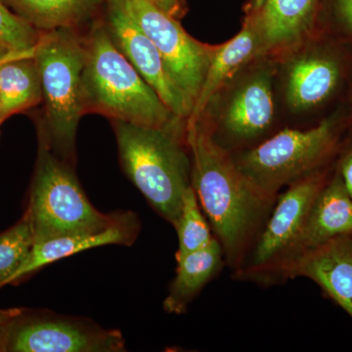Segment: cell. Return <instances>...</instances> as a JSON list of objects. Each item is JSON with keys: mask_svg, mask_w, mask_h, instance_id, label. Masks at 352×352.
Returning <instances> with one entry per match:
<instances>
[{"mask_svg": "<svg viewBox=\"0 0 352 352\" xmlns=\"http://www.w3.org/2000/svg\"><path fill=\"white\" fill-rule=\"evenodd\" d=\"M41 32L0 0V45L17 53L34 54Z\"/></svg>", "mask_w": 352, "mask_h": 352, "instance_id": "cell-23", "label": "cell"}, {"mask_svg": "<svg viewBox=\"0 0 352 352\" xmlns=\"http://www.w3.org/2000/svg\"><path fill=\"white\" fill-rule=\"evenodd\" d=\"M151 1L164 13L177 20L182 18L187 11L185 0H151Z\"/></svg>", "mask_w": 352, "mask_h": 352, "instance_id": "cell-25", "label": "cell"}, {"mask_svg": "<svg viewBox=\"0 0 352 352\" xmlns=\"http://www.w3.org/2000/svg\"><path fill=\"white\" fill-rule=\"evenodd\" d=\"M34 57V54H25V53L13 52L0 45V65L6 63V62L11 61L14 59H19V58Z\"/></svg>", "mask_w": 352, "mask_h": 352, "instance_id": "cell-28", "label": "cell"}, {"mask_svg": "<svg viewBox=\"0 0 352 352\" xmlns=\"http://www.w3.org/2000/svg\"><path fill=\"white\" fill-rule=\"evenodd\" d=\"M342 78L337 54L321 48L303 51L287 65V104L296 112L318 107L335 94Z\"/></svg>", "mask_w": 352, "mask_h": 352, "instance_id": "cell-13", "label": "cell"}, {"mask_svg": "<svg viewBox=\"0 0 352 352\" xmlns=\"http://www.w3.org/2000/svg\"><path fill=\"white\" fill-rule=\"evenodd\" d=\"M272 76L270 65H261L236 82L220 115V124L227 135L251 140L270 129L275 115Z\"/></svg>", "mask_w": 352, "mask_h": 352, "instance_id": "cell-11", "label": "cell"}, {"mask_svg": "<svg viewBox=\"0 0 352 352\" xmlns=\"http://www.w3.org/2000/svg\"><path fill=\"white\" fill-rule=\"evenodd\" d=\"M104 8V25L116 47L176 117L188 119L193 106L171 80L156 45L139 24L132 0H105Z\"/></svg>", "mask_w": 352, "mask_h": 352, "instance_id": "cell-10", "label": "cell"}, {"mask_svg": "<svg viewBox=\"0 0 352 352\" xmlns=\"http://www.w3.org/2000/svg\"><path fill=\"white\" fill-rule=\"evenodd\" d=\"M34 244L65 236L100 232L119 223L127 212L102 214L88 200L71 164L41 142L27 210Z\"/></svg>", "mask_w": 352, "mask_h": 352, "instance_id": "cell-5", "label": "cell"}, {"mask_svg": "<svg viewBox=\"0 0 352 352\" xmlns=\"http://www.w3.org/2000/svg\"><path fill=\"white\" fill-rule=\"evenodd\" d=\"M223 256V249L214 238L208 247L176 258L177 271L164 300V310L173 314L186 311L192 300L221 267Z\"/></svg>", "mask_w": 352, "mask_h": 352, "instance_id": "cell-18", "label": "cell"}, {"mask_svg": "<svg viewBox=\"0 0 352 352\" xmlns=\"http://www.w3.org/2000/svg\"><path fill=\"white\" fill-rule=\"evenodd\" d=\"M132 6L139 24L159 50L171 80L194 108L214 46L192 38L179 20L164 13L151 0H132Z\"/></svg>", "mask_w": 352, "mask_h": 352, "instance_id": "cell-9", "label": "cell"}, {"mask_svg": "<svg viewBox=\"0 0 352 352\" xmlns=\"http://www.w3.org/2000/svg\"><path fill=\"white\" fill-rule=\"evenodd\" d=\"M83 36L85 113L154 127L179 122L109 36L103 20L95 21Z\"/></svg>", "mask_w": 352, "mask_h": 352, "instance_id": "cell-2", "label": "cell"}, {"mask_svg": "<svg viewBox=\"0 0 352 352\" xmlns=\"http://www.w3.org/2000/svg\"><path fill=\"white\" fill-rule=\"evenodd\" d=\"M339 173L344 186L352 198V146L344 153L340 162Z\"/></svg>", "mask_w": 352, "mask_h": 352, "instance_id": "cell-26", "label": "cell"}, {"mask_svg": "<svg viewBox=\"0 0 352 352\" xmlns=\"http://www.w3.org/2000/svg\"><path fill=\"white\" fill-rule=\"evenodd\" d=\"M267 54L263 31L256 15L249 14L242 30L230 41L214 46L207 76L191 115L186 120H195L205 113L227 83L247 65Z\"/></svg>", "mask_w": 352, "mask_h": 352, "instance_id": "cell-14", "label": "cell"}, {"mask_svg": "<svg viewBox=\"0 0 352 352\" xmlns=\"http://www.w3.org/2000/svg\"><path fill=\"white\" fill-rule=\"evenodd\" d=\"M175 227L178 235L176 258L204 249L214 240L192 186L183 196L182 212Z\"/></svg>", "mask_w": 352, "mask_h": 352, "instance_id": "cell-21", "label": "cell"}, {"mask_svg": "<svg viewBox=\"0 0 352 352\" xmlns=\"http://www.w3.org/2000/svg\"><path fill=\"white\" fill-rule=\"evenodd\" d=\"M4 351L14 352H120L126 342L120 331L85 318L54 312L19 311L7 329Z\"/></svg>", "mask_w": 352, "mask_h": 352, "instance_id": "cell-7", "label": "cell"}, {"mask_svg": "<svg viewBox=\"0 0 352 352\" xmlns=\"http://www.w3.org/2000/svg\"><path fill=\"white\" fill-rule=\"evenodd\" d=\"M18 311H19L18 309L6 310V311L0 310V351H4L7 329Z\"/></svg>", "mask_w": 352, "mask_h": 352, "instance_id": "cell-27", "label": "cell"}, {"mask_svg": "<svg viewBox=\"0 0 352 352\" xmlns=\"http://www.w3.org/2000/svg\"><path fill=\"white\" fill-rule=\"evenodd\" d=\"M34 58L45 106L41 142L71 164L75 161L78 122L85 115L83 36L76 29L41 32Z\"/></svg>", "mask_w": 352, "mask_h": 352, "instance_id": "cell-4", "label": "cell"}, {"mask_svg": "<svg viewBox=\"0 0 352 352\" xmlns=\"http://www.w3.org/2000/svg\"><path fill=\"white\" fill-rule=\"evenodd\" d=\"M332 6L340 25L352 34V0H333Z\"/></svg>", "mask_w": 352, "mask_h": 352, "instance_id": "cell-24", "label": "cell"}, {"mask_svg": "<svg viewBox=\"0 0 352 352\" xmlns=\"http://www.w3.org/2000/svg\"><path fill=\"white\" fill-rule=\"evenodd\" d=\"M43 101L38 66L34 57L0 65V124L9 117Z\"/></svg>", "mask_w": 352, "mask_h": 352, "instance_id": "cell-20", "label": "cell"}, {"mask_svg": "<svg viewBox=\"0 0 352 352\" xmlns=\"http://www.w3.org/2000/svg\"><path fill=\"white\" fill-rule=\"evenodd\" d=\"M39 32L76 29L91 19L105 0H2Z\"/></svg>", "mask_w": 352, "mask_h": 352, "instance_id": "cell-19", "label": "cell"}, {"mask_svg": "<svg viewBox=\"0 0 352 352\" xmlns=\"http://www.w3.org/2000/svg\"><path fill=\"white\" fill-rule=\"evenodd\" d=\"M327 180L326 173L314 171L292 183L277 199L274 210L252 250L245 274L265 281L279 275L291 258L310 208Z\"/></svg>", "mask_w": 352, "mask_h": 352, "instance_id": "cell-8", "label": "cell"}, {"mask_svg": "<svg viewBox=\"0 0 352 352\" xmlns=\"http://www.w3.org/2000/svg\"><path fill=\"white\" fill-rule=\"evenodd\" d=\"M337 120L300 131L286 129L236 161L240 170L265 195L277 198L280 189L298 182L332 157L339 144Z\"/></svg>", "mask_w": 352, "mask_h": 352, "instance_id": "cell-6", "label": "cell"}, {"mask_svg": "<svg viewBox=\"0 0 352 352\" xmlns=\"http://www.w3.org/2000/svg\"><path fill=\"white\" fill-rule=\"evenodd\" d=\"M279 276L312 280L352 318V235L302 252L282 268Z\"/></svg>", "mask_w": 352, "mask_h": 352, "instance_id": "cell-12", "label": "cell"}, {"mask_svg": "<svg viewBox=\"0 0 352 352\" xmlns=\"http://www.w3.org/2000/svg\"><path fill=\"white\" fill-rule=\"evenodd\" d=\"M140 231V222L135 214L127 212L124 219L100 232L65 236L36 243L19 270L11 278L9 284L22 279L67 256H74L92 248L108 245H131Z\"/></svg>", "mask_w": 352, "mask_h": 352, "instance_id": "cell-16", "label": "cell"}, {"mask_svg": "<svg viewBox=\"0 0 352 352\" xmlns=\"http://www.w3.org/2000/svg\"><path fill=\"white\" fill-rule=\"evenodd\" d=\"M34 245V232L30 215L6 232L0 233V287L9 284L13 275L25 263Z\"/></svg>", "mask_w": 352, "mask_h": 352, "instance_id": "cell-22", "label": "cell"}, {"mask_svg": "<svg viewBox=\"0 0 352 352\" xmlns=\"http://www.w3.org/2000/svg\"><path fill=\"white\" fill-rule=\"evenodd\" d=\"M318 0H265L256 15L267 53L289 47L314 27Z\"/></svg>", "mask_w": 352, "mask_h": 352, "instance_id": "cell-17", "label": "cell"}, {"mask_svg": "<svg viewBox=\"0 0 352 352\" xmlns=\"http://www.w3.org/2000/svg\"><path fill=\"white\" fill-rule=\"evenodd\" d=\"M185 140L199 204L228 263L238 266L277 198L265 195L244 175L217 142L205 116L186 120Z\"/></svg>", "mask_w": 352, "mask_h": 352, "instance_id": "cell-1", "label": "cell"}, {"mask_svg": "<svg viewBox=\"0 0 352 352\" xmlns=\"http://www.w3.org/2000/svg\"><path fill=\"white\" fill-rule=\"evenodd\" d=\"M182 120L154 127L113 120L122 170L152 208L175 226L192 186V162Z\"/></svg>", "mask_w": 352, "mask_h": 352, "instance_id": "cell-3", "label": "cell"}, {"mask_svg": "<svg viewBox=\"0 0 352 352\" xmlns=\"http://www.w3.org/2000/svg\"><path fill=\"white\" fill-rule=\"evenodd\" d=\"M344 235H352V198L338 170L315 199L288 263L307 250Z\"/></svg>", "mask_w": 352, "mask_h": 352, "instance_id": "cell-15", "label": "cell"}]
</instances>
